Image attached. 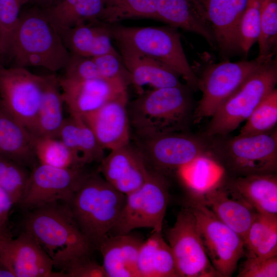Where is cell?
<instances>
[{
  "mask_svg": "<svg viewBox=\"0 0 277 277\" xmlns=\"http://www.w3.org/2000/svg\"><path fill=\"white\" fill-rule=\"evenodd\" d=\"M24 230L36 240L63 271L72 262L94 249L77 225L67 203L56 202L27 211Z\"/></svg>",
  "mask_w": 277,
  "mask_h": 277,
  "instance_id": "cell-1",
  "label": "cell"
},
{
  "mask_svg": "<svg viewBox=\"0 0 277 277\" xmlns=\"http://www.w3.org/2000/svg\"><path fill=\"white\" fill-rule=\"evenodd\" d=\"M7 55L13 66L39 67L54 72L64 68L70 53L57 29L37 7L21 12Z\"/></svg>",
  "mask_w": 277,
  "mask_h": 277,
  "instance_id": "cell-2",
  "label": "cell"
},
{
  "mask_svg": "<svg viewBox=\"0 0 277 277\" xmlns=\"http://www.w3.org/2000/svg\"><path fill=\"white\" fill-rule=\"evenodd\" d=\"M126 195L98 172L89 173L66 203L80 229L94 249L118 220Z\"/></svg>",
  "mask_w": 277,
  "mask_h": 277,
  "instance_id": "cell-3",
  "label": "cell"
},
{
  "mask_svg": "<svg viewBox=\"0 0 277 277\" xmlns=\"http://www.w3.org/2000/svg\"><path fill=\"white\" fill-rule=\"evenodd\" d=\"M191 110L190 96L183 84L143 91L127 106L130 127L138 138L183 131Z\"/></svg>",
  "mask_w": 277,
  "mask_h": 277,
  "instance_id": "cell-4",
  "label": "cell"
},
{
  "mask_svg": "<svg viewBox=\"0 0 277 277\" xmlns=\"http://www.w3.org/2000/svg\"><path fill=\"white\" fill-rule=\"evenodd\" d=\"M110 26L112 37L116 43L156 59L182 76L189 87L199 89V78L189 65L176 28Z\"/></svg>",
  "mask_w": 277,
  "mask_h": 277,
  "instance_id": "cell-5",
  "label": "cell"
},
{
  "mask_svg": "<svg viewBox=\"0 0 277 277\" xmlns=\"http://www.w3.org/2000/svg\"><path fill=\"white\" fill-rule=\"evenodd\" d=\"M277 82L276 59L269 60L252 73L211 116L205 131L208 137L225 136L249 117Z\"/></svg>",
  "mask_w": 277,
  "mask_h": 277,
  "instance_id": "cell-6",
  "label": "cell"
},
{
  "mask_svg": "<svg viewBox=\"0 0 277 277\" xmlns=\"http://www.w3.org/2000/svg\"><path fill=\"white\" fill-rule=\"evenodd\" d=\"M211 155L221 160L236 176L275 173L277 168L276 130L237 135L211 144Z\"/></svg>",
  "mask_w": 277,
  "mask_h": 277,
  "instance_id": "cell-7",
  "label": "cell"
},
{
  "mask_svg": "<svg viewBox=\"0 0 277 277\" xmlns=\"http://www.w3.org/2000/svg\"><path fill=\"white\" fill-rule=\"evenodd\" d=\"M126 196L120 216L109 235L127 234L140 228L162 231L169 199L164 175L150 170L145 183Z\"/></svg>",
  "mask_w": 277,
  "mask_h": 277,
  "instance_id": "cell-8",
  "label": "cell"
},
{
  "mask_svg": "<svg viewBox=\"0 0 277 277\" xmlns=\"http://www.w3.org/2000/svg\"><path fill=\"white\" fill-rule=\"evenodd\" d=\"M195 219L206 254L220 276H231L245 254L242 239L193 196L187 205Z\"/></svg>",
  "mask_w": 277,
  "mask_h": 277,
  "instance_id": "cell-9",
  "label": "cell"
},
{
  "mask_svg": "<svg viewBox=\"0 0 277 277\" xmlns=\"http://www.w3.org/2000/svg\"><path fill=\"white\" fill-rule=\"evenodd\" d=\"M274 55L258 56L251 60L224 61L208 66L199 78L203 94L194 112L196 122L211 116L262 65Z\"/></svg>",
  "mask_w": 277,
  "mask_h": 277,
  "instance_id": "cell-10",
  "label": "cell"
},
{
  "mask_svg": "<svg viewBox=\"0 0 277 277\" xmlns=\"http://www.w3.org/2000/svg\"><path fill=\"white\" fill-rule=\"evenodd\" d=\"M138 140L137 147L148 169L164 175L167 172L178 171L200 156L211 155V145L183 131Z\"/></svg>",
  "mask_w": 277,
  "mask_h": 277,
  "instance_id": "cell-11",
  "label": "cell"
},
{
  "mask_svg": "<svg viewBox=\"0 0 277 277\" xmlns=\"http://www.w3.org/2000/svg\"><path fill=\"white\" fill-rule=\"evenodd\" d=\"M167 239L179 276H220L204 247L194 215L187 206L180 211Z\"/></svg>",
  "mask_w": 277,
  "mask_h": 277,
  "instance_id": "cell-12",
  "label": "cell"
},
{
  "mask_svg": "<svg viewBox=\"0 0 277 277\" xmlns=\"http://www.w3.org/2000/svg\"><path fill=\"white\" fill-rule=\"evenodd\" d=\"M46 79V75L34 74L26 68L0 65V102L31 133Z\"/></svg>",
  "mask_w": 277,
  "mask_h": 277,
  "instance_id": "cell-13",
  "label": "cell"
},
{
  "mask_svg": "<svg viewBox=\"0 0 277 277\" xmlns=\"http://www.w3.org/2000/svg\"><path fill=\"white\" fill-rule=\"evenodd\" d=\"M84 168L37 164L29 173L18 204L29 211L56 202L67 203L89 173Z\"/></svg>",
  "mask_w": 277,
  "mask_h": 277,
  "instance_id": "cell-14",
  "label": "cell"
},
{
  "mask_svg": "<svg viewBox=\"0 0 277 277\" xmlns=\"http://www.w3.org/2000/svg\"><path fill=\"white\" fill-rule=\"evenodd\" d=\"M0 261L14 277H66L53 271V262L27 231L13 239L5 234L0 242Z\"/></svg>",
  "mask_w": 277,
  "mask_h": 277,
  "instance_id": "cell-15",
  "label": "cell"
},
{
  "mask_svg": "<svg viewBox=\"0 0 277 277\" xmlns=\"http://www.w3.org/2000/svg\"><path fill=\"white\" fill-rule=\"evenodd\" d=\"M64 104L70 114L83 117L127 91L121 78L81 80L58 77Z\"/></svg>",
  "mask_w": 277,
  "mask_h": 277,
  "instance_id": "cell-16",
  "label": "cell"
},
{
  "mask_svg": "<svg viewBox=\"0 0 277 277\" xmlns=\"http://www.w3.org/2000/svg\"><path fill=\"white\" fill-rule=\"evenodd\" d=\"M127 91L82 117L101 147L112 150L130 143Z\"/></svg>",
  "mask_w": 277,
  "mask_h": 277,
  "instance_id": "cell-17",
  "label": "cell"
},
{
  "mask_svg": "<svg viewBox=\"0 0 277 277\" xmlns=\"http://www.w3.org/2000/svg\"><path fill=\"white\" fill-rule=\"evenodd\" d=\"M211 28L224 55L240 51L239 28L248 0H192Z\"/></svg>",
  "mask_w": 277,
  "mask_h": 277,
  "instance_id": "cell-18",
  "label": "cell"
},
{
  "mask_svg": "<svg viewBox=\"0 0 277 277\" xmlns=\"http://www.w3.org/2000/svg\"><path fill=\"white\" fill-rule=\"evenodd\" d=\"M100 163L97 172L125 195L140 188L150 172L141 152L130 143L110 150Z\"/></svg>",
  "mask_w": 277,
  "mask_h": 277,
  "instance_id": "cell-19",
  "label": "cell"
},
{
  "mask_svg": "<svg viewBox=\"0 0 277 277\" xmlns=\"http://www.w3.org/2000/svg\"><path fill=\"white\" fill-rule=\"evenodd\" d=\"M116 43L123 63L130 75L131 84L138 94L143 92L146 85L161 88L182 84L180 76L166 65L129 45Z\"/></svg>",
  "mask_w": 277,
  "mask_h": 277,
  "instance_id": "cell-20",
  "label": "cell"
},
{
  "mask_svg": "<svg viewBox=\"0 0 277 277\" xmlns=\"http://www.w3.org/2000/svg\"><path fill=\"white\" fill-rule=\"evenodd\" d=\"M193 196L243 241L257 212L228 185L225 187L217 185L202 194Z\"/></svg>",
  "mask_w": 277,
  "mask_h": 277,
  "instance_id": "cell-21",
  "label": "cell"
},
{
  "mask_svg": "<svg viewBox=\"0 0 277 277\" xmlns=\"http://www.w3.org/2000/svg\"><path fill=\"white\" fill-rule=\"evenodd\" d=\"M58 32L71 54L88 57L120 54L112 44L110 25L100 21L79 23Z\"/></svg>",
  "mask_w": 277,
  "mask_h": 277,
  "instance_id": "cell-22",
  "label": "cell"
},
{
  "mask_svg": "<svg viewBox=\"0 0 277 277\" xmlns=\"http://www.w3.org/2000/svg\"><path fill=\"white\" fill-rule=\"evenodd\" d=\"M143 241L131 232L108 235L98 249L107 277H139L137 260Z\"/></svg>",
  "mask_w": 277,
  "mask_h": 277,
  "instance_id": "cell-23",
  "label": "cell"
},
{
  "mask_svg": "<svg viewBox=\"0 0 277 277\" xmlns=\"http://www.w3.org/2000/svg\"><path fill=\"white\" fill-rule=\"evenodd\" d=\"M35 136L0 102V155L32 168Z\"/></svg>",
  "mask_w": 277,
  "mask_h": 277,
  "instance_id": "cell-24",
  "label": "cell"
},
{
  "mask_svg": "<svg viewBox=\"0 0 277 277\" xmlns=\"http://www.w3.org/2000/svg\"><path fill=\"white\" fill-rule=\"evenodd\" d=\"M228 186L257 213L277 215V177L275 173L236 176Z\"/></svg>",
  "mask_w": 277,
  "mask_h": 277,
  "instance_id": "cell-25",
  "label": "cell"
},
{
  "mask_svg": "<svg viewBox=\"0 0 277 277\" xmlns=\"http://www.w3.org/2000/svg\"><path fill=\"white\" fill-rule=\"evenodd\" d=\"M57 138L69 149L82 167L100 163L105 157L104 149L82 117L70 114L65 118Z\"/></svg>",
  "mask_w": 277,
  "mask_h": 277,
  "instance_id": "cell-26",
  "label": "cell"
},
{
  "mask_svg": "<svg viewBox=\"0 0 277 277\" xmlns=\"http://www.w3.org/2000/svg\"><path fill=\"white\" fill-rule=\"evenodd\" d=\"M156 10L159 21L200 35L216 46L211 28L192 0H158Z\"/></svg>",
  "mask_w": 277,
  "mask_h": 277,
  "instance_id": "cell-27",
  "label": "cell"
},
{
  "mask_svg": "<svg viewBox=\"0 0 277 277\" xmlns=\"http://www.w3.org/2000/svg\"><path fill=\"white\" fill-rule=\"evenodd\" d=\"M139 277H179L174 257L162 231L153 230L143 241L137 260Z\"/></svg>",
  "mask_w": 277,
  "mask_h": 277,
  "instance_id": "cell-28",
  "label": "cell"
},
{
  "mask_svg": "<svg viewBox=\"0 0 277 277\" xmlns=\"http://www.w3.org/2000/svg\"><path fill=\"white\" fill-rule=\"evenodd\" d=\"M64 104L58 77L54 74L46 75L42 101L31 132L35 137L57 138L65 118Z\"/></svg>",
  "mask_w": 277,
  "mask_h": 277,
  "instance_id": "cell-29",
  "label": "cell"
},
{
  "mask_svg": "<svg viewBox=\"0 0 277 277\" xmlns=\"http://www.w3.org/2000/svg\"><path fill=\"white\" fill-rule=\"evenodd\" d=\"M58 31L81 22L100 21L104 10V0H60L43 9Z\"/></svg>",
  "mask_w": 277,
  "mask_h": 277,
  "instance_id": "cell-30",
  "label": "cell"
},
{
  "mask_svg": "<svg viewBox=\"0 0 277 277\" xmlns=\"http://www.w3.org/2000/svg\"><path fill=\"white\" fill-rule=\"evenodd\" d=\"M243 242L247 258L277 255V215L256 213Z\"/></svg>",
  "mask_w": 277,
  "mask_h": 277,
  "instance_id": "cell-31",
  "label": "cell"
},
{
  "mask_svg": "<svg viewBox=\"0 0 277 277\" xmlns=\"http://www.w3.org/2000/svg\"><path fill=\"white\" fill-rule=\"evenodd\" d=\"M224 168L211 155L200 156L177 172L193 195L202 194L216 186Z\"/></svg>",
  "mask_w": 277,
  "mask_h": 277,
  "instance_id": "cell-32",
  "label": "cell"
},
{
  "mask_svg": "<svg viewBox=\"0 0 277 277\" xmlns=\"http://www.w3.org/2000/svg\"><path fill=\"white\" fill-rule=\"evenodd\" d=\"M158 0H104V10L101 22L108 24L135 18L159 21Z\"/></svg>",
  "mask_w": 277,
  "mask_h": 277,
  "instance_id": "cell-33",
  "label": "cell"
},
{
  "mask_svg": "<svg viewBox=\"0 0 277 277\" xmlns=\"http://www.w3.org/2000/svg\"><path fill=\"white\" fill-rule=\"evenodd\" d=\"M34 148L39 164L60 168L82 167L69 149L58 138L35 137Z\"/></svg>",
  "mask_w": 277,
  "mask_h": 277,
  "instance_id": "cell-34",
  "label": "cell"
},
{
  "mask_svg": "<svg viewBox=\"0 0 277 277\" xmlns=\"http://www.w3.org/2000/svg\"><path fill=\"white\" fill-rule=\"evenodd\" d=\"M277 123V90L274 89L253 110L241 128L239 136L268 133Z\"/></svg>",
  "mask_w": 277,
  "mask_h": 277,
  "instance_id": "cell-35",
  "label": "cell"
},
{
  "mask_svg": "<svg viewBox=\"0 0 277 277\" xmlns=\"http://www.w3.org/2000/svg\"><path fill=\"white\" fill-rule=\"evenodd\" d=\"M260 34L258 56L274 55L277 44V0H259Z\"/></svg>",
  "mask_w": 277,
  "mask_h": 277,
  "instance_id": "cell-36",
  "label": "cell"
},
{
  "mask_svg": "<svg viewBox=\"0 0 277 277\" xmlns=\"http://www.w3.org/2000/svg\"><path fill=\"white\" fill-rule=\"evenodd\" d=\"M25 166L0 155V187L18 204L25 189L29 173Z\"/></svg>",
  "mask_w": 277,
  "mask_h": 277,
  "instance_id": "cell-37",
  "label": "cell"
},
{
  "mask_svg": "<svg viewBox=\"0 0 277 277\" xmlns=\"http://www.w3.org/2000/svg\"><path fill=\"white\" fill-rule=\"evenodd\" d=\"M260 34V1L248 0L239 28L240 51L247 55Z\"/></svg>",
  "mask_w": 277,
  "mask_h": 277,
  "instance_id": "cell-38",
  "label": "cell"
},
{
  "mask_svg": "<svg viewBox=\"0 0 277 277\" xmlns=\"http://www.w3.org/2000/svg\"><path fill=\"white\" fill-rule=\"evenodd\" d=\"M24 0H0V55H7L11 37L18 23Z\"/></svg>",
  "mask_w": 277,
  "mask_h": 277,
  "instance_id": "cell-39",
  "label": "cell"
},
{
  "mask_svg": "<svg viewBox=\"0 0 277 277\" xmlns=\"http://www.w3.org/2000/svg\"><path fill=\"white\" fill-rule=\"evenodd\" d=\"M92 58L102 78H121L128 85L131 84L130 75L123 64L120 54L107 53Z\"/></svg>",
  "mask_w": 277,
  "mask_h": 277,
  "instance_id": "cell-40",
  "label": "cell"
},
{
  "mask_svg": "<svg viewBox=\"0 0 277 277\" xmlns=\"http://www.w3.org/2000/svg\"><path fill=\"white\" fill-rule=\"evenodd\" d=\"M64 76L81 80L102 78L92 57L70 54Z\"/></svg>",
  "mask_w": 277,
  "mask_h": 277,
  "instance_id": "cell-41",
  "label": "cell"
},
{
  "mask_svg": "<svg viewBox=\"0 0 277 277\" xmlns=\"http://www.w3.org/2000/svg\"><path fill=\"white\" fill-rule=\"evenodd\" d=\"M239 277H276L277 255L265 259L247 258Z\"/></svg>",
  "mask_w": 277,
  "mask_h": 277,
  "instance_id": "cell-42",
  "label": "cell"
},
{
  "mask_svg": "<svg viewBox=\"0 0 277 277\" xmlns=\"http://www.w3.org/2000/svg\"><path fill=\"white\" fill-rule=\"evenodd\" d=\"M66 277H107L102 265L86 255L70 263L63 271Z\"/></svg>",
  "mask_w": 277,
  "mask_h": 277,
  "instance_id": "cell-43",
  "label": "cell"
},
{
  "mask_svg": "<svg viewBox=\"0 0 277 277\" xmlns=\"http://www.w3.org/2000/svg\"><path fill=\"white\" fill-rule=\"evenodd\" d=\"M14 203L10 195L0 187V233L6 234L8 216Z\"/></svg>",
  "mask_w": 277,
  "mask_h": 277,
  "instance_id": "cell-44",
  "label": "cell"
},
{
  "mask_svg": "<svg viewBox=\"0 0 277 277\" xmlns=\"http://www.w3.org/2000/svg\"><path fill=\"white\" fill-rule=\"evenodd\" d=\"M60 0H24V5L30 4L42 9L50 8L57 3Z\"/></svg>",
  "mask_w": 277,
  "mask_h": 277,
  "instance_id": "cell-45",
  "label": "cell"
},
{
  "mask_svg": "<svg viewBox=\"0 0 277 277\" xmlns=\"http://www.w3.org/2000/svg\"><path fill=\"white\" fill-rule=\"evenodd\" d=\"M5 234H6L0 233V242H1V239H2L3 236Z\"/></svg>",
  "mask_w": 277,
  "mask_h": 277,
  "instance_id": "cell-46",
  "label": "cell"
},
{
  "mask_svg": "<svg viewBox=\"0 0 277 277\" xmlns=\"http://www.w3.org/2000/svg\"><path fill=\"white\" fill-rule=\"evenodd\" d=\"M0 34H1V24H0Z\"/></svg>",
  "mask_w": 277,
  "mask_h": 277,
  "instance_id": "cell-47",
  "label": "cell"
}]
</instances>
